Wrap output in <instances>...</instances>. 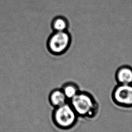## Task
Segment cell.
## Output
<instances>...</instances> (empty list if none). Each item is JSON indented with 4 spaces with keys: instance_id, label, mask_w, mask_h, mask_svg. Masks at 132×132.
I'll return each instance as SVG.
<instances>
[{
    "instance_id": "obj_4",
    "label": "cell",
    "mask_w": 132,
    "mask_h": 132,
    "mask_svg": "<svg viewBox=\"0 0 132 132\" xmlns=\"http://www.w3.org/2000/svg\"><path fill=\"white\" fill-rule=\"evenodd\" d=\"M113 103L123 108L132 107V84H118L112 90Z\"/></svg>"
},
{
    "instance_id": "obj_3",
    "label": "cell",
    "mask_w": 132,
    "mask_h": 132,
    "mask_svg": "<svg viewBox=\"0 0 132 132\" xmlns=\"http://www.w3.org/2000/svg\"><path fill=\"white\" fill-rule=\"evenodd\" d=\"M71 42V36L67 31H55L48 39L47 49L53 55H60L68 50Z\"/></svg>"
},
{
    "instance_id": "obj_8",
    "label": "cell",
    "mask_w": 132,
    "mask_h": 132,
    "mask_svg": "<svg viewBox=\"0 0 132 132\" xmlns=\"http://www.w3.org/2000/svg\"><path fill=\"white\" fill-rule=\"evenodd\" d=\"M52 27L55 31H66L68 27V22L64 17L57 16L53 19Z\"/></svg>"
},
{
    "instance_id": "obj_2",
    "label": "cell",
    "mask_w": 132,
    "mask_h": 132,
    "mask_svg": "<svg viewBox=\"0 0 132 132\" xmlns=\"http://www.w3.org/2000/svg\"><path fill=\"white\" fill-rule=\"evenodd\" d=\"M78 116L69 102L59 107L54 108L52 113L54 124L61 129H69L77 122Z\"/></svg>"
},
{
    "instance_id": "obj_1",
    "label": "cell",
    "mask_w": 132,
    "mask_h": 132,
    "mask_svg": "<svg viewBox=\"0 0 132 132\" xmlns=\"http://www.w3.org/2000/svg\"><path fill=\"white\" fill-rule=\"evenodd\" d=\"M69 102L78 117L92 119L98 113V103L88 92L80 91Z\"/></svg>"
},
{
    "instance_id": "obj_6",
    "label": "cell",
    "mask_w": 132,
    "mask_h": 132,
    "mask_svg": "<svg viewBox=\"0 0 132 132\" xmlns=\"http://www.w3.org/2000/svg\"><path fill=\"white\" fill-rule=\"evenodd\" d=\"M48 101L54 108L63 105L68 102L61 88L54 89L50 92Z\"/></svg>"
},
{
    "instance_id": "obj_5",
    "label": "cell",
    "mask_w": 132,
    "mask_h": 132,
    "mask_svg": "<svg viewBox=\"0 0 132 132\" xmlns=\"http://www.w3.org/2000/svg\"><path fill=\"white\" fill-rule=\"evenodd\" d=\"M115 78L118 84H132V67L124 65L117 70Z\"/></svg>"
},
{
    "instance_id": "obj_7",
    "label": "cell",
    "mask_w": 132,
    "mask_h": 132,
    "mask_svg": "<svg viewBox=\"0 0 132 132\" xmlns=\"http://www.w3.org/2000/svg\"><path fill=\"white\" fill-rule=\"evenodd\" d=\"M61 89L68 102L80 91L78 85L73 82H67L64 84Z\"/></svg>"
}]
</instances>
